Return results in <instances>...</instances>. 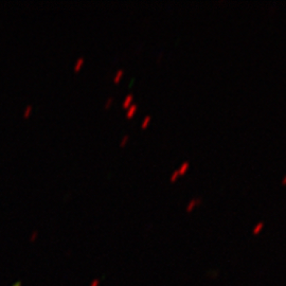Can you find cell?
Returning a JSON list of instances; mask_svg holds the SVG:
<instances>
[{
  "label": "cell",
  "instance_id": "cell-1",
  "mask_svg": "<svg viewBox=\"0 0 286 286\" xmlns=\"http://www.w3.org/2000/svg\"><path fill=\"white\" fill-rule=\"evenodd\" d=\"M200 203H201V198L200 197H196V198H193V199H191L188 203V205H186V212L193 211V210L195 209V207L199 206Z\"/></svg>",
  "mask_w": 286,
  "mask_h": 286
},
{
  "label": "cell",
  "instance_id": "cell-2",
  "mask_svg": "<svg viewBox=\"0 0 286 286\" xmlns=\"http://www.w3.org/2000/svg\"><path fill=\"white\" fill-rule=\"evenodd\" d=\"M190 169V162L189 161H184V162H182L180 164V167L177 169V171H178V174H179V176L180 175H184L188 172V170Z\"/></svg>",
  "mask_w": 286,
  "mask_h": 286
},
{
  "label": "cell",
  "instance_id": "cell-3",
  "mask_svg": "<svg viewBox=\"0 0 286 286\" xmlns=\"http://www.w3.org/2000/svg\"><path fill=\"white\" fill-rule=\"evenodd\" d=\"M133 93H128V94L124 98L123 103H122V106L124 108H128L131 104H133Z\"/></svg>",
  "mask_w": 286,
  "mask_h": 286
},
{
  "label": "cell",
  "instance_id": "cell-4",
  "mask_svg": "<svg viewBox=\"0 0 286 286\" xmlns=\"http://www.w3.org/2000/svg\"><path fill=\"white\" fill-rule=\"evenodd\" d=\"M138 110V105L137 104H135V103H133V104L129 106L128 108H127V110H126V117L127 118H133V114H136V111Z\"/></svg>",
  "mask_w": 286,
  "mask_h": 286
},
{
  "label": "cell",
  "instance_id": "cell-5",
  "mask_svg": "<svg viewBox=\"0 0 286 286\" xmlns=\"http://www.w3.org/2000/svg\"><path fill=\"white\" fill-rule=\"evenodd\" d=\"M84 62H85V58H84L83 56L79 57V58L76 60L75 64H74V67H73L74 71H79V70L81 69V67L84 65Z\"/></svg>",
  "mask_w": 286,
  "mask_h": 286
},
{
  "label": "cell",
  "instance_id": "cell-6",
  "mask_svg": "<svg viewBox=\"0 0 286 286\" xmlns=\"http://www.w3.org/2000/svg\"><path fill=\"white\" fill-rule=\"evenodd\" d=\"M264 228V223L263 222H259L257 225L254 226V228L252 229V233L253 234H259L261 231H262V229Z\"/></svg>",
  "mask_w": 286,
  "mask_h": 286
},
{
  "label": "cell",
  "instance_id": "cell-7",
  "mask_svg": "<svg viewBox=\"0 0 286 286\" xmlns=\"http://www.w3.org/2000/svg\"><path fill=\"white\" fill-rule=\"evenodd\" d=\"M123 74H124V70L123 69H119L118 70L116 73H114V83H118V82L121 80V77L123 76Z\"/></svg>",
  "mask_w": 286,
  "mask_h": 286
},
{
  "label": "cell",
  "instance_id": "cell-8",
  "mask_svg": "<svg viewBox=\"0 0 286 286\" xmlns=\"http://www.w3.org/2000/svg\"><path fill=\"white\" fill-rule=\"evenodd\" d=\"M32 110H33V106H32V105H27L26 108H24V111H22V116H24V118H28L29 116L32 114Z\"/></svg>",
  "mask_w": 286,
  "mask_h": 286
},
{
  "label": "cell",
  "instance_id": "cell-9",
  "mask_svg": "<svg viewBox=\"0 0 286 286\" xmlns=\"http://www.w3.org/2000/svg\"><path fill=\"white\" fill-rule=\"evenodd\" d=\"M150 120H152V117H150V116H146V117H144V119H143L142 122H141V127H142V128H145L148 124H150Z\"/></svg>",
  "mask_w": 286,
  "mask_h": 286
},
{
  "label": "cell",
  "instance_id": "cell-10",
  "mask_svg": "<svg viewBox=\"0 0 286 286\" xmlns=\"http://www.w3.org/2000/svg\"><path fill=\"white\" fill-rule=\"evenodd\" d=\"M129 140V136L128 135H124L123 137L121 138V141H120V145L121 146H124L125 144L127 143V141Z\"/></svg>",
  "mask_w": 286,
  "mask_h": 286
},
{
  "label": "cell",
  "instance_id": "cell-11",
  "mask_svg": "<svg viewBox=\"0 0 286 286\" xmlns=\"http://www.w3.org/2000/svg\"><path fill=\"white\" fill-rule=\"evenodd\" d=\"M178 176H179L178 171H177V170H175V171L173 172V173H172L171 177H170V180H171V182H174V181L176 180L177 178H178Z\"/></svg>",
  "mask_w": 286,
  "mask_h": 286
},
{
  "label": "cell",
  "instance_id": "cell-12",
  "mask_svg": "<svg viewBox=\"0 0 286 286\" xmlns=\"http://www.w3.org/2000/svg\"><path fill=\"white\" fill-rule=\"evenodd\" d=\"M112 102H114V98H112V97H109V98H107V99H106V101H105L104 107H105V108H109L110 105L112 104Z\"/></svg>",
  "mask_w": 286,
  "mask_h": 286
},
{
  "label": "cell",
  "instance_id": "cell-13",
  "mask_svg": "<svg viewBox=\"0 0 286 286\" xmlns=\"http://www.w3.org/2000/svg\"><path fill=\"white\" fill-rule=\"evenodd\" d=\"M281 184H286V175H284V176H283V178H282V180H281Z\"/></svg>",
  "mask_w": 286,
  "mask_h": 286
}]
</instances>
